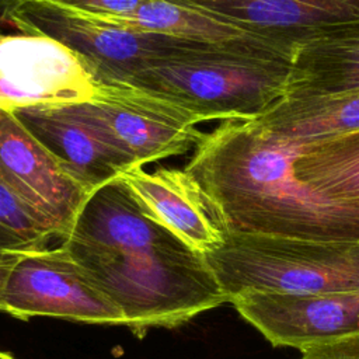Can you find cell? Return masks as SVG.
<instances>
[{
	"mask_svg": "<svg viewBox=\"0 0 359 359\" xmlns=\"http://www.w3.org/2000/svg\"><path fill=\"white\" fill-rule=\"evenodd\" d=\"M60 245L139 339L229 303L205 254L154 220L118 177L91 192Z\"/></svg>",
	"mask_w": 359,
	"mask_h": 359,
	"instance_id": "cell-1",
	"label": "cell"
},
{
	"mask_svg": "<svg viewBox=\"0 0 359 359\" xmlns=\"http://www.w3.org/2000/svg\"><path fill=\"white\" fill-rule=\"evenodd\" d=\"M88 17L115 27L178 36L195 42L282 59L290 63L293 57V52L273 42L252 35L210 14L178 6L167 0H151L135 13L122 17Z\"/></svg>",
	"mask_w": 359,
	"mask_h": 359,
	"instance_id": "cell-14",
	"label": "cell"
},
{
	"mask_svg": "<svg viewBox=\"0 0 359 359\" xmlns=\"http://www.w3.org/2000/svg\"><path fill=\"white\" fill-rule=\"evenodd\" d=\"M18 259V251H0V311L3 302V292L10 271Z\"/></svg>",
	"mask_w": 359,
	"mask_h": 359,
	"instance_id": "cell-21",
	"label": "cell"
},
{
	"mask_svg": "<svg viewBox=\"0 0 359 359\" xmlns=\"http://www.w3.org/2000/svg\"><path fill=\"white\" fill-rule=\"evenodd\" d=\"M1 34H6V32H1V31H0V35H1Z\"/></svg>",
	"mask_w": 359,
	"mask_h": 359,
	"instance_id": "cell-24",
	"label": "cell"
},
{
	"mask_svg": "<svg viewBox=\"0 0 359 359\" xmlns=\"http://www.w3.org/2000/svg\"><path fill=\"white\" fill-rule=\"evenodd\" d=\"M62 8L93 17H122L151 0H46Z\"/></svg>",
	"mask_w": 359,
	"mask_h": 359,
	"instance_id": "cell-19",
	"label": "cell"
},
{
	"mask_svg": "<svg viewBox=\"0 0 359 359\" xmlns=\"http://www.w3.org/2000/svg\"><path fill=\"white\" fill-rule=\"evenodd\" d=\"M97 90L84 62L57 41L27 32L0 35V109L87 102Z\"/></svg>",
	"mask_w": 359,
	"mask_h": 359,
	"instance_id": "cell-8",
	"label": "cell"
},
{
	"mask_svg": "<svg viewBox=\"0 0 359 359\" xmlns=\"http://www.w3.org/2000/svg\"><path fill=\"white\" fill-rule=\"evenodd\" d=\"M236 25L290 52L359 22V0H167Z\"/></svg>",
	"mask_w": 359,
	"mask_h": 359,
	"instance_id": "cell-11",
	"label": "cell"
},
{
	"mask_svg": "<svg viewBox=\"0 0 359 359\" xmlns=\"http://www.w3.org/2000/svg\"><path fill=\"white\" fill-rule=\"evenodd\" d=\"M302 352V359H359V334L311 345Z\"/></svg>",
	"mask_w": 359,
	"mask_h": 359,
	"instance_id": "cell-20",
	"label": "cell"
},
{
	"mask_svg": "<svg viewBox=\"0 0 359 359\" xmlns=\"http://www.w3.org/2000/svg\"><path fill=\"white\" fill-rule=\"evenodd\" d=\"M255 121L268 132L302 146L359 130V90L324 95H285Z\"/></svg>",
	"mask_w": 359,
	"mask_h": 359,
	"instance_id": "cell-15",
	"label": "cell"
},
{
	"mask_svg": "<svg viewBox=\"0 0 359 359\" xmlns=\"http://www.w3.org/2000/svg\"><path fill=\"white\" fill-rule=\"evenodd\" d=\"M229 303L244 293L359 290V240L320 241L226 233L205 254Z\"/></svg>",
	"mask_w": 359,
	"mask_h": 359,
	"instance_id": "cell-4",
	"label": "cell"
},
{
	"mask_svg": "<svg viewBox=\"0 0 359 359\" xmlns=\"http://www.w3.org/2000/svg\"><path fill=\"white\" fill-rule=\"evenodd\" d=\"M299 146L255 119L203 132L184 165L226 233L359 240V202L331 199L297 178Z\"/></svg>",
	"mask_w": 359,
	"mask_h": 359,
	"instance_id": "cell-2",
	"label": "cell"
},
{
	"mask_svg": "<svg viewBox=\"0 0 359 359\" xmlns=\"http://www.w3.org/2000/svg\"><path fill=\"white\" fill-rule=\"evenodd\" d=\"M118 178L154 220L189 247L206 254L223 243L226 231L182 168L133 165Z\"/></svg>",
	"mask_w": 359,
	"mask_h": 359,
	"instance_id": "cell-12",
	"label": "cell"
},
{
	"mask_svg": "<svg viewBox=\"0 0 359 359\" xmlns=\"http://www.w3.org/2000/svg\"><path fill=\"white\" fill-rule=\"evenodd\" d=\"M293 168L317 192L359 202V130L299 146Z\"/></svg>",
	"mask_w": 359,
	"mask_h": 359,
	"instance_id": "cell-17",
	"label": "cell"
},
{
	"mask_svg": "<svg viewBox=\"0 0 359 359\" xmlns=\"http://www.w3.org/2000/svg\"><path fill=\"white\" fill-rule=\"evenodd\" d=\"M20 1L21 0H0V31L1 32L10 34L8 31H6V28H8L13 32H18L11 24V14Z\"/></svg>",
	"mask_w": 359,
	"mask_h": 359,
	"instance_id": "cell-22",
	"label": "cell"
},
{
	"mask_svg": "<svg viewBox=\"0 0 359 359\" xmlns=\"http://www.w3.org/2000/svg\"><path fill=\"white\" fill-rule=\"evenodd\" d=\"M0 359H17L14 355H11L10 352L6 351H0Z\"/></svg>",
	"mask_w": 359,
	"mask_h": 359,
	"instance_id": "cell-23",
	"label": "cell"
},
{
	"mask_svg": "<svg viewBox=\"0 0 359 359\" xmlns=\"http://www.w3.org/2000/svg\"><path fill=\"white\" fill-rule=\"evenodd\" d=\"M62 107L142 167L188 153L203 133L195 114L130 86L98 83L90 101Z\"/></svg>",
	"mask_w": 359,
	"mask_h": 359,
	"instance_id": "cell-6",
	"label": "cell"
},
{
	"mask_svg": "<svg viewBox=\"0 0 359 359\" xmlns=\"http://www.w3.org/2000/svg\"><path fill=\"white\" fill-rule=\"evenodd\" d=\"M290 62L231 49H208L146 66L115 84L167 98L202 123L247 121L287 94Z\"/></svg>",
	"mask_w": 359,
	"mask_h": 359,
	"instance_id": "cell-3",
	"label": "cell"
},
{
	"mask_svg": "<svg viewBox=\"0 0 359 359\" xmlns=\"http://www.w3.org/2000/svg\"><path fill=\"white\" fill-rule=\"evenodd\" d=\"M0 177L60 241L91 191L6 109H0Z\"/></svg>",
	"mask_w": 359,
	"mask_h": 359,
	"instance_id": "cell-9",
	"label": "cell"
},
{
	"mask_svg": "<svg viewBox=\"0 0 359 359\" xmlns=\"http://www.w3.org/2000/svg\"><path fill=\"white\" fill-rule=\"evenodd\" d=\"M13 114L91 192L136 165L126 153L67 114L62 105L29 107Z\"/></svg>",
	"mask_w": 359,
	"mask_h": 359,
	"instance_id": "cell-13",
	"label": "cell"
},
{
	"mask_svg": "<svg viewBox=\"0 0 359 359\" xmlns=\"http://www.w3.org/2000/svg\"><path fill=\"white\" fill-rule=\"evenodd\" d=\"M273 346L306 349L359 334V290L244 293L230 302Z\"/></svg>",
	"mask_w": 359,
	"mask_h": 359,
	"instance_id": "cell-10",
	"label": "cell"
},
{
	"mask_svg": "<svg viewBox=\"0 0 359 359\" xmlns=\"http://www.w3.org/2000/svg\"><path fill=\"white\" fill-rule=\"evenodd\" d=\"M359 90V22L299 46L286 95H324Z\"/></svg>",
	"mask_w": 359,
	"mask_h": 359,
	"instance_id": "cell-16",
	"label": "cell"
},
{
	"mask_svg": "<svg viewBox=\"0 0 359 359\" xmlns=\"http://www.w3.org/2000/svg\"><path fill=\"white\" fill-rule=\"evenodd\" d=\"M55 238L0 177V251L43 248Z\"/></svg>",
	"mask_w": 359,
	"mask_h": 359,
	"instance_id": "cell-18",
	"label": "cell"
},
{
	"mask_svg": "<svg viewBox=\"0 0 359 359\" xmlns=\"http://www.w3.org/2000/svg\"><path fill=\"white\" fill-rule=\"evenodd\" d=\"M1 313L17 320L55 317L100 325H123L121 309L57 247L18 251L8 273Z\"/></svg>",
	"mask_w": 359,
	"mask_h": 359,
	"instance_id": "cell-7",
	"label": "cell"
},
{
	"mask_svg": "<svg viewBox=\"0 0 359 359\" xmlns=\"http://www.w3.org/2000/svg\"><path fill=\"white\" fill-rule=\"evenodd\" d=\"M11 24L18 32L41 34L65 45L84 62L94 80L102 84L119 83L146 66L202 50L230 49L109 25L46 0H21L11 14Z\"/></svg>",
	"mask_w": 359,
	"mask_h": 359,
	"instance_id": "cell-5",
	"label": "cell"
}]
</instances>
